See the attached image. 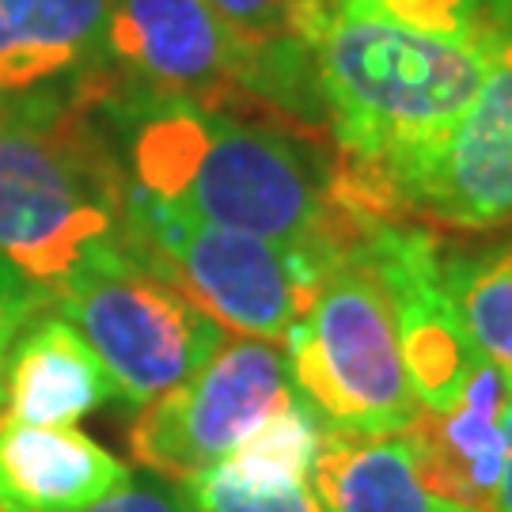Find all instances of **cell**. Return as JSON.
Wrapping results in <instances>:
<instances>
[{"label":"cell","instance_id":"obj_3","mask_svg":"<svg viewBox=\"0 0 512 512\" xmlns=\"http://www.w3.org/2000/svg\"><path fill=\"white\" fill-rule=\"evenodd\" d=\"M126 167L84 95L0 107V262L54 300L126 247Z\"/></svg>","mask_w":512,"mask_h":512},{"label":"cell","instance_id":"obj_18","mask_svg":"<svg viewBox=\"0 0 512 512\" xmlns=\"http://www.w3.org/2000/svg\"><path fill=\"white\" fill-rule=\"evenodd\" d=\"M84 512H194L183 501L179 490H171L164 482H133L129 478L122 490L107 494L103 501L88 505Z\"/></svg>","mask_w":512,"mask_h":512},{"label":"cell","instance_id":"obj_14","mask_svg":"<svg viewBox=\"0 0 512 512\" xmlns=\"http://www.w3.org/2000/svg\"><path fill=\"white\" fill-rule=\"evenodd\" d=\"M319 512H471L429 490L406 433H319L311 463Z\"/></svg>","mask_w":512,"mask_h":512},{"label":"cell","instance_id":"obj_11","mask_svg":"<svg viewBox=\"0 0 512 512\" xmlns=\"http://www.w3.org/2000/svg\"><path fill=\"white\" fill-rule=\"evenodd\" d=\"M512 380L486 357L475 365L456 403L444 410H418L403 429L414 444L429 490L471 512H490L494 490L505 471V399Z\"/></svg>","mask_w":512,"mask_h":512},{"label":"cell","instance_id":"obj_2","mask_svg":"<svg viewBox=\"0 0 512 512\" xmlns=\"http://www.w3.org/2000/svg\"><path fill=\"white\" fill-rule=\"evenodd\" d=\"M103 122L122 148L129 186L190 217L327 255L376 228L338 198L334 148L190 103L129 107Z\"/></svg>","mask_w":512,"mask_h":512},{"label":"cell","instance_id":"obj_7","mask_svg":"<svg viewBox=\"0 0 512 512\" xmlns=\"http://www.w3.org/2000/svg\"><path fill=\"white\" fill-rule=\"evenodd\" d=\"M50 308L80 330L107 368L114 395L133 410L190 380L224 346V327L171 281L141 266L129 247L80 270L57 289Z\"/></svg>","mask_w":512,"mask_h":512},{"label":"cell","instance_id":"obj_16","mask_svg":"<svg viewBox=\"0 0 512 512\" xmlns=\"http://www.w3.org/2000/svg\"><path fill=\"white\" fill-rule=\"evenodd\" d=\"M179 494L194 512H319L311 482L293 486H239L220 467L179 482Z\"/></svg>","mask_w":512,"mask_h":512},{"label":"cell","instance_id":"obj_13","mask_svg":"<svg viewBox=\"0 0 512 512\" xmlns=\"http://www.w3.org/2000/svg\"><path fill=\"white\" fill-rule=\"evenodd\" d=\"M118 399L80 330L61 315H35L12 346L4 376V418L23 425H76Z\"/></svg>","mask_w":512,"mask_h":512},{"label":"cell","instance_id":"obj_8","mask_svg":"<svg viewBox=\"0 0 512 512\" xmlns=\"http://www.w3.org/2000/svg\"><path fill=\"white\" fill-rule=\"evenodd\" d=\"M293 399L285 349L262 338H236L224 342L190 380L137 410L129 452L152 475L179 486L224 463Z\"/></svg>","mask_w":512,"mask_h":512},{"label":"cell","instance_id":"obj_5","mask_svg":"<svg viewBox=\"0 0 512 512\" xmlns=\"http://www.w3.org/2000/svg\"><path fill=\"white\" fill-rule=\"evenodd\" d=\"M122 236L129 255L243 338L285 342L334 255L220 228L126 186ZM342 255V251H338Z\"/></svg>","mask_w":512,"mask_h":512},{"label":"cell","instance_id":"obj_15","mask_svg":"<svg viewBox=\"0 0 512 512\" xmlns=\"http://www.w3.org/2000/svg\"><path fill=\"white\" fill-rule=\"evenodd\" d=\"M440 277L471 346L512 380V243L475 255L444 247Z\"/></svg>","mask_w":512,"mask_h":512},{"label":"cell","instance_id":"obj_12","mask_svg":"<svg viewBox=\"0 0 512 512\" xmlns=\"http://www.w3.org/2000/svg\"><path fill=\"white\" fill-rule=\"evenodd\" d=\"M126 482V463L88 433L0 414V512H84Z\"/></svg>","mask_w":512,"mask_h":512},{"label":"cell","instance_id":"obj_19","mask_svg":"<svg viewBox=\"0 0 512 512\" xmlns=\"http://www.w3.org/2000/svg\"><path fill=\"white\" fill-rule=\"evenodd\" d=\"M486 8H490L505 27H512V0H486Z\"/></svg>","mask_w":512,"mask_h":512},{"label":"cell","instance_id":"obj_9","mask_svg":"<svg viewBox=\"0 0 512 512\" xmlns=\"http://www.w3.org/2000/svg\"><path fill=\"white\" fill-rule=\"evenodd\" d=\"M384 213L452 232L512 228V31L456 126L391 179Z\"/></svg>","mask_w":512,"mask_h":512},{"label":"cell","instance_id":"obj_17","mask_svg":"<svg viewBox=\"0 0 512 512\" xmlns=\"http://www.w3.org/2000/svg\"><path fill=\"white\" fill-rule=\"evenodd\" d=\"M50 308V296L35 289L27 277H19L8 262H0V414H4V376H8V357L23 334V327Z\"/></svg>","mask_w":512,"mask_h":512},{"label":"cell","instance_id":"obj_4","mask_svg":"<svg viewBox=\"0 0 512 512\" xmlns=\"http://www.w3.org/2000/svg\"><path fill=\"white\" fill-rule=\"evenodd\" d=\"M281 349L293 391L327 429L403 433L418 418L395 293L368 236L334 255Z\"/></svg>","mask_w":512,"mask_h":512},{"label":"cell","instance_id":"obj_10","mask_svg":"<svg viewBox=\"0 0 512 512\" xmlns=\"http://www.w3.org/2000/svg\"><path fill=\"white\" fill-rule=\"evenodd\" d=\"M114 0H0V107L84 95Z\"/></svg>","mask_w":512,"mask_h":512},{"label":"cell","instance_id":"obj_1","mask_svg":"<svg viewBox=\"0 0 512 512\" xmlns=\"http://www.w3.org/2000/svg\"><path fill=\"white\" fill-rule=\"evenodd\" d=\"M512 27L486 0H342L315 50L338 198L387 224L391 179L471 107Z\"/></svg>","mask_w":512,"mask_h":512},{"label":"cell","instance_id":"obj_6","mask_svg":"<svg viewBox=\"0 0 512 512\" xmlns=\"http://www.w3.org/2000/svg\"><path fill=\"white\" fill-rule=\"evenodd\" d=\"M88 103L99 118L190 103L274 126L262 61L220 23L209 0H114Z\"/></svg>","mask_w":512,"mask_h":512}]
</instances>
